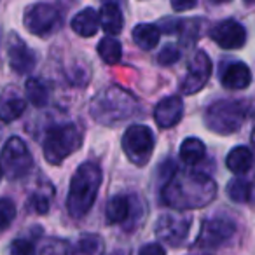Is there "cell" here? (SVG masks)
<instances>
[{
    "label": "cell",
    "instance_id": "cell-1",
    "mask_svg": "<svg viewBox=\"0 0 255 255\" xmlns=\"http://www.w3.org/2000/svg\"><path fill=\"white\" fill-rule=\"evenodd\" d=\"M217 196V184L199 171H182L163 187V199L175 210H196L210 205Z\"/></svg>",
    "mask_w": 255,
    "mask_h": 255
},
{
    "label": "cell",
    "instance_id": "cell-2",
    "mask_svg": "<svg viewBox=\"0 0 255 255\" xmlns=\"http://www.w3.org/2000/svg\"><path fill=\"white\" fill-rule=\"evenodd\" d=\"M102 185V170L96 163H84L75 170L67 196V210L74 219L88 215Z\"/></svg>",
    "mask_w": 255,
    "mask_h": 255
},
{
    "label": "cell",
    "instance_id": "cell-3",
    "mask_svg": "<svg viewBox=\"0 0 255 255\" xmlns=\"http://www.w3.org/2000/svg\"><path fill=\"white\" fill-rule=\"evenodd\" d=\"M138 110V102L131 93L121 88H109L93 98L91 114L98 123L112 126L129 119Z\"/></svg>",
    "mask_w": 255,
    "mask_h": 255
},
{
    "label": "cell",
    "instance_id": "cell-4",
    "mask_svg": "<svg viewBox=\"0 0 255 255\" xmlns=\"http://www.w3.org/2000/svg\"><path fill=\"white\" fill-rule=\"evenodd\" d=\"M247 119V107L236 100H220L206 109L205 124L219 135H233Z\"/></svg>",
    "mask_w": 255,
    "mask_h": 255
},
{
    "label": "cell",
    "instance_id": "cell-5",
    "mask_svg": "<svg viewBox=\"0 0 255 255\" xmlns=\"http://www.w3.org/2000/svg\"><path fill=\"white\" fill-rule=\"evenodd\" d=\"M81 143L82 133L75 124H58L44 138V157L49 164H60L65 157L81 149Z\"/></svg>",
    "mask_w": 255,
    "mask_h": 255
},
{
    "label": "cell",
    "instance_id": "cell-6",
    "mask_svg": "<svg viewBox=\"0 0 255 255\" xmlns=\"http://www.w3.org/2000/svg\"><path fill=\"white\" fill-rule=\"evenodd\" d=\"M123 150L133 164L145 166L154 152L152 131L142 124L129 126L123 136Z\"/></svg>",
    "mask_w": 255,
    "mask_h": 255
},
{
    "label": "cell",
    "instance_id": "cell-7",
    "mask_svg": "<svg viewBox=\"0 0 255 255\" xmlns=\"http://www.w3.org/2000/svg\"><path fill=\"white\" fill-rule=\"evenodd\" d=\"M33 159L26 143L19 136H11L2 149V171L7 178H21L32 170Z\"/></svg>",
    "mask_w": 255,
    "mask_h": 255
},
{
    "label": "cell",
    "instance_id": "cell-8",
    "mask_svg": "<svg viewBox=\"0 0 255 255\" xmlns=\"http://www.w3.org/2000/svg\"><path fill=\"white\" fill-rule=\"evenodd\" d=\"M25 26L37 37H49L61 26V14L51 4H33L25 12Z\"/></svg>",
    "mask_w": 255,
    "mask_h": 255
},
{
    "label": "cell",
    "instance_id": "cell-9",
    "mask_svg": "<svg viewBox=\"0 0 255 255\" xmlns=\"http://www.w3.org/2000/svg\"><path fill=\"white\" fill-rule=\"evenodd\" d=\"M212 75V61L205 51H198L187 65V74L180 82V91L184 95H194L201 91Z\"/></svg>",
    "mask_w": 255,
    "mask_h": 255
},
{
    "label": "cell",
    "instance_id": "cell-10",
    "mask_svg": "<svg viewBox=\"0 0 255 255\" xmlns=\"http://www.w3.org/2000/svg\"><path fill=\"white\" fill-rule=\"evenodd\" d=\"M189 229H191V219L185 215L166 213V215H161L156 222L157 238L171 247H178L187 238Z\"/></svg>",
    "mask_w": 255,
    "mask_h": 255
},
{
    "label": "cell",
    "instance_id": "cell-11",
    "mask_svg": "<svg viewBox=\"0 0 255 255\" xmlns=\"http://www.w3.org/2000/svg\"><path fill=\"white\" fill-rule=\"evenodd\" d=\"M236 233V226L227 219H212L203 222L198 236V245L201 248H217L229 241Z\"/></svg>",
    "mask_w": 255,
    "mask_h": 255
},
{
    "label": "cell",
    "instance_id": "cell-12",
    "mask_svg": "<svg viewBox=\"0 0 255 255\" xmlns=\"http://www.w3.org/2000/svg\"><path fill=\"white\" fill-rule=\"evenodd\" d=\"M210 37L222 49H240L247 42V30L234 19H224L210 30Z\"/></svg>",
    "mask_w": 255,
    "mask_h": 255
},
{
    "label": "cell",
    "instance_id": "cell-13",
    "mask_svg": "<svg viewBox=\"0 0 255 255\" xmlns=\"http://www.w3.org/2000/svg\"><path fill=\"white\" fill-rule=\"evenodd\" d=\"M7 58H9V65L14 72L25 75L35 68L37 58L35 53L19 39L16 33H11L7 40Z\"/></svg>",
    "mask_w": 255,
    "mask_h": 255
},
{
    "label": "cell",
    "instance_id": "cell-14",
    "mask_svg": "<svg viewBox=\"0 0 255 255\" xmlns=\"http://www.w3.org/2000/svg\"><path fill=\"white\" fill-rule=\"evenodd\" d=\"M184 116V102L180 96H168L154 109V119L159 128H173Z\"/></svg>",
    "mask_w": 255,
    "mask_h": 255
},
{
    "label": "cell",
    "instance_id": "cell-15",
    "mask_svg": "<svg viewBox=\"0 0 255 255\" xmlns=\"http://www.w3.org/2000/svg\"><path fill=\"white\" fill-rule=\"evenodd\" d=\"M220 82L227 89H247L252 82V72L243 61H233L222 68Z\"/></svg>",
    "mask_w": 255,
    "mask_h": 255
},
{
    "label": "cell",
    "instance_id": "cell-16",
    "mask_svg": "<svg viewBox=\"0 0 255 255\" xmlns=\"http://www.w3.org/2000/svg\"><path fill=\"white\" fill-rule=\"evenodd\" d=\"M70 26L77 35L93 37L98 32V26H102V23H100V12H96L93 7L82 9V11H79L72 18Z\"/></svg>",
    "mask_w": 255,
    "mask_h": 255
},
{
    "label": "cell",
    "instance_id": "cell-17",
    "mask_svg": "<svg viewBox=\"0 0 255 255\" xmlns=\"http://www.w3.org/2000/svg\"><path fill=\"white\" fill-rule=\"evenodd\" d=\"M100 23L109 35H117L123 30V12L116 2H107L100 9Z\"/></svg>",
    "mask_w": 255,
    "mask_h": 255
},
{
    "label": "cell",
    "instance_id": "cell-18",
    "mask_svg": "<svg viewBox=\"0 0 255 255\" xmlns=\"http://www.w3.org/2000/svg\"><path fill=\"white\" fill-rule=\"evenodd\" d=\"M161 37V28L152 23H142L133 28V40L143 51H150L157 46Z\"/></svg>",
    "mask_w": 255,
    "mask_h": 255
},
{
    "label": "cell",
    "instance_id": "cell-19",
    "mask_svg": "<svg viewBox=\"0 0 255 255\" xmlns=\"http://www.w3.org/2000/svg\"><path fill=\"white\" fill-rule=\"evenodd\" d=\"M254 164V154L248 147L240 145L234 147L226 157V166L229 168L233 173H247Z\"/></svg>",
    "mask_w": 255,
    "mask_h": 255
},
{
    "label": "cell",
    "instance_id": "cell-20",
    "mask_svg": "<svg viewBox=\"0 0 255 255\" xmlns=\"http://www.w3.org/2000/svg\"><path fill=\"white\" fill-rule=\"evenodd\" d=\"M105 217L109 224H123L129 217V201L126 196H112L105 206Z\"/></svg>",
    "mask_w": 255,
    "mask_h": 255
},
{
    "label": "cell",
    "instance_id": "cell-21",
    "mask_svg": "<svg viewBox=\"0 0 255 255\" xmlns=\"http://www.w3.org/2000/svg\"><path fill=\"white\" fill-rule=\"evenodd\" d=\"M205 154H206V147L199 138L189 136V138H185L184 142H182L180 159L184 161L185 164H189V166H194V164L201 163Z\"/></svg>",
    "mask_w": 255,
    "mask_h": 255
},
{
    "label": "cell",
    "instance_id": "cell-22",
    "mask_svg": "<svg viewBox=\"0 0 255 255\" xmlns=\"http://www.w3.org/2000/svg\"><path fill=\"white\" fill-rule=\"evenodd\" d=\"M26 98L33 107H46L49 103V89L40 79H28L26 81Z\"/></svg>",
    "mask_w": 255,
    "mask_h": 255
},
{
    "label": "cell",
    "instance_id": "cell-23",
    "mask_svg": "<svg viewBox=\"0 0 255 255\" xmlns=\"http://www.w3.org/2000/svg\"><path fill=\"white\" fill-rule=\"evenodd\" d=\"M226 192H227V196H229L231 201L250 203L252 194H254V185L247 180H241V178H233V180L227 184Z\"/></svg>",
    "mask_w": 255,
    "mask_h": 255
},
{
    "label": "cell",
    "instance_id": "cell-24",
    "mask_svg": "<svg viewBox=\"0 0 255 255\" xmlns=\"http://www.w3.org/2000/svg\"><path fill=\"white\" fill-rule=\"evenodd\" d=\"M98 54L105 63H109V65L119 63L121 58H123L121 42L117 39H114V37H105V39H102L98 44Z\"/></svg>",
    "mask_w": 255,
    "mask_h": 255
},
{
    "label": "cell",
    "instance_id": "cell-25",
    "mask_svg": "<svg viewBox=\"0 0 255 255\" xmlns=\"http://www.w3.org/2000/svg\"><path fill=\"white\" fill-rule=\"evenodd\" d=\"M35 255H70V247L65 240L49 238L40 243V247L35 250Z\"/></svg>",
    "mask_w": 255,
    "mask_h": 255
},
{
    "label": "cell",
    "instance_id": "cell-26",
    "mask_svg": "<svg viewBox=\"0 0 255 255\" xmlns=\"http://www.w3.org/2000/svg\"><path fill=\"white\" fill-rule=\"evenodd\" d=\"M26 109V102L21 98H11L5 100L2 103V110H0V116H2V121L4 123H11V121L18 119Z\"/></svg>",
    "mask_w": 255,
    "mask_h": 255
},
{
    "label": "cell",
    "instance_id": "cell-27",
    "mask_svg": "<svg viewBox=\"0 0 255 255\" xmlns=\"http://www.w3.org/2000/svg\"><path fill=\"white\" fill-rule=\"evenodd\" d=\"M102 250H103V241L96 234H86L77 243V252L82 255H100Z\"/></svg>",
    "mask_w": 255,
    "mask_h": 255
},
{
    "label": "cell",
    "instance_id": "cell-28",
    "mask_svg": "<svg viewBox=\"0 0 255 255\" xmlns=\"http://www.w3.org/2000/svg\"><path fill=\"white\" fill-rule=\"evenodd\" d=\"M14 217H16L14 203H12L9 198H4L2 201H0V227L5 231L9 226H11V222L14 220Z\"/></svg>",
    "mask_w": 255,
    "mask_h": 255
},
{
    "label": "cell",
    "instance_id": "cell-29",
    "mask_svg": "<svg viewBox=\"0 0 255 255\" xmlns=\"http://www.w3.org/2000/svg\"><path fill=\"white\" fill-rule=\"evenodd\" d=\"M182 53L175 44H168L161 49V53L157 54V63L163 65V67H170V65H175L178 60H180Z\"/></svg>",
    "mask_w": 255,
    "mask_h": 255
},
{
    "label": "cell",
    "instance_id": "cell-30",
    "mask_svg": "<svg viewBox=\"0 0 255 255\" xmlns=\"http://www.w3.org/2000/svg\"><path fill=\"white\" fill-rule=\"evenodd\" d=\"M33 254H35V247L26 238H16L9 245V255H33Z\"/></svg>",
    "mask_w": 255,
    "mask_h": 255
},
{
    "label": "cell",
    "instance_id": "cell-31",
    "mask_svg": "<svg viewBox=\"0 0 255 255\" xmlns=\"http://www.w3.org/2000/svg\"><path fill=\"white\" fill-rule=\"evenodd\" d=\"M30 210H33L39 215H44V213L49 212V201L42 194H33L30 198Z\"/></svg>",
    "mask_w": 255,
    "mask_h": 255
},
{
    "label": "cell",
    "instance_id": "cell-32",
    "mask_svg": "<svg viewBox=\"0 0 255 255\" xmlns=\"http://www.w3.org/2000/svg\"><path fill=\"white\" fill-rule=\"evenodd\" d=\"M138 255H166V252H164L163 245H159V243H147V245H143V247L140 248Z\"/></svg>",
    "mask_w": 255,
    "mask_h": 255
},
{
    "label": "cell",
    "instance_id": "cell-33",
    "mask_svg": "<svg viewBox=\"0 0 255 255\" xmlns=\"http://www.w3.org/2000/svg\"><path fill=\"white\" fill-rule=\"evenodd\" d=\"M198 5V0H171V7L177 12L191 11Z\"/></svg>",
    "mask_w": 255,
    "mask_h": 255
},
{
    "label": "cell",
    "instance_id": "cell-34",
    "mask_svg": "<svg viewBox=\"0 0 255 255\" xmlns=\"http://www.w3.org/2000/svg\"><path fill=\"white\" fill-rule=\"evenodd\" d=\"M215 4H226V2H231V0H212Z\"/></svg>",
    "mask_w": 255,
    "mask_h": 255
},
{
    "label": "cell",
    "instance_id": "cell-35",
    "mask_svg": "<svg viewBox=\"0 0 255 255\" xmlns=\"http://www.w3.org/2000/svg\"><path fill=\"white\" fill-rule=\"evenodd\" d=\"M245 4H248V5H250V4H255V0H245Z\"/></svg>",
    "mask_w": 255,
    "mask_h": 255
}]
</instances>
